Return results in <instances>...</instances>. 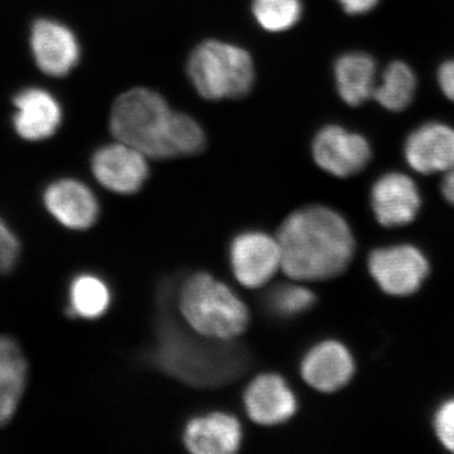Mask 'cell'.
<instances>
[{"label":"cell","instance_id":"d4e9b609","mask_svg":"<svg viewBox=\"0 0 454 454\" xmlns=\"http://www.w3.org/2000/svg\"><path fill=\"white\" fill-rule=\"evenodd\" d=\"M20 256V241L9 227L0 220V274L8 273Z\"/></svg>","mask_w":454,"mask_h":454},{"label":"cell","instance_id":"e0dca14e","mask_svg":"<svg viewBox=\"0 0 454 454\" xmlns=\"http://www.w3.org/2000/svg\"><path fill=\"white\" fill-rule=\"evenodd\" d=\"M14 128L23 139L38 142L50 138L61 125V106L46 90L27 89L14 98Z\"/></svg>","mask_w":454,"mask_h":454},{"label":"cell","instance_id":"4fadbf2b","mask_svg":"<svg viewBox=\"0 0 454 454\" xmlns=\"http://www.w3.org/2000/svg\"><path fill=\"white\" fill-rule=\"evenodd\" d=\"M31 46L35 64L50 76H65L79 64L80 44L76 35L56 20H40L35 23Z\"/></svg>","mask_w":454,"mask_h":454},{"label":"cell","instance_id":"ffe728a7","mask_svg":"<svg viewBox=\"0 0 454 454\" xmlns=\"http://www.w3.org/2000/svg\"><path fill=\"white\" fill-rule=\"evenodd\" d=\"M113 295L109 284L97 274H80L70 286L71 317H80L88 321L101 318L112 306Z\"/></svg>","mask_w":454,"mask_h":454},{"label":"cell","instance_id":"83f0119b","mask_svg":"<svg viewBox=\"0 0 454 454\" xmlns=\"http://www.w3.org/2000/svg\"><path fill=\"white\" fill-rule=\"evenodd\" d=\"M442 192H443L444 199L454 205V168L444 176Z\"/></svg>","mask_w":454,"mask_h":454},{"label":"cell","instance_id":"8fae6325","mask_svg":"<svg viewBox=\"0 0 454 454\" xmlns=\"http://www.w3.org/2000/svg\"><path fill=\"white\" fill-rule=\"evenodd\" d=\"M244 430L235 415L211 411L191 418L182 432V442L193 454H232L243 444Z\"/></svg>","mask_w":454,"mask_h":454},{"label":"cell","instance_id":"4316f807","mask_svg":"<svg viewBox=\"0 0 454 454\" xmlns=\"http://www.w3.org/2000/svg\"><path fill=\"white\" fill-rule=\"evenodd\" d=\"M339 3L348 14L357 16L372 11L379 0H339Z\"/></svg>","mask_w":454,"mask_h":454},{"label":"cell","instance_id":"44dd1931","mask_svg":"<svg viewBox=\"0 0 454 454\" xmlns=\"http://www.w3.org/2000/svg\"><path fill=\"white\" fill-rule=\"evenodd\" d=\"M417 80L413 70L404 62L387 66L380 83H376L372 98L390 112H402L414 98Z\"/></svg>","mask_w":454,"mask_h":454},{"label":"cell","instance_id":"d6986e66","mask_svg":"<svg viewBox=\"0 0 454 454\" xmlns=\"http://www.w3.org/2000/svg\"><path fill=\"white\" fill-rule=\"evenodd\" d=\"M337 90L346 104L358 106L372 98L376 86V65L365 53H348L334 66Z\"/></svg>","mask_w":454,"mask_h":454},{"label":"cell","instance_id":"52a82bcc","mask_svg":"<svg viewBox=\"0 0 454 454\" xmlns=\"http://www.w3.org/2000/svg\"><path fill=\"white\" fill-rule=\"evenodd\" d=\"M369 271L382 291L406 297L419 291L429 274L428 260L411 245L382 247L370 254Z\"/></svg>","mask_w":454,"mask_h":454},{"label":"cell","instance_id":"484cf974","mask_svg":"<svg viewBox=\"0 0 454 454\" xmlns=\"http://www.w3.org/2000/svg\"><path fill=\"white\" fill-rule=\"evenodd\" d=\"M438 82L442 92L454 101V59L444 62L438 71Z\"/></svg>","mask_w":454,"mask_h":454},{"label":"cell","instance_id":"603a6c76","mask_svg":"<svg viewBox=\"0 0 454 454\" xmlns=\"http://www.w3.org/2000/svg\"><path fill=\"white\" fill-rule=\"evenodd\" d=\"M316 297L310 289L301 284L278 286L268 295V309L274 316L292 318L312 309Z\"/></svg>","mask_w":454,"mask_h":454},{"label":"cell","instance_id":"7c38bea8","mask_svg":"<svg viewBox=\"0 0 454 454\" xmlns=\"http://www.w3.org/2000/svg\"><path fill=\"white\" fill-rule=\"evenodd\" d=\"M47 211L62 226L82 231L98 223L100 205L95 193L82 182L73 178L51 184L43 195Z\"/></svg>","mask_w":454,"mask_h":454},{"label":"cell","instance_id":"8992f818","mask_svg":"<svg viewBox=\"0 0 454 454\" xmlns=\"http://www.w3.org/2000/svg\"><path fill=\"white\" fill-rule=\"evenodd\" d=\"M229 262L236 282L247 289L267 286L282 270V254L277 236L259 230L236 235L230 243Z\"/></svg>","mask_w":454,"mask_h":454},{"label":"cell","instance_id":"cb8c5ba5","mask_svg":"<svg viewBox=\"0 0 454 454\" xmlns=\"http://www.w3.org/2000/svg\"><path fill=\"white\" fill-rule=\"evenodd\" d=\"M434 429L441 443L454 453V399L438 409L434 417Z\"/></svg>","mask_w":454,"mask_h":454},{"label":"cell","instance_id":"2e32d148","mask_svg":"<svg viewBox=\"0 0 454 454\" xmlns=\"http://www.w3.org/2000/svg\"><path fill=\"white\" fill-rule=\"evenodd\" d=\"M409 166L423 175L454 168V129L442 122H428L409 136L405 145Z\"/></svg>","mask_w":454,"mask_h":454},{"label":"cell","instance_id":"7402d4cb","mask_svg":"<svg viewBox=\"0 0 454 454\" xmlns=\"http://www.w3.org/2000/svg\"><path fill=\"white\" fill-rule=\"evenodd\" d=\"M253 14L265 31L284 32L301 17V0H253Z\"/></svg>","mask_w":454,"mask_h":454},{"label":"cell","instance_id":"6da1fadb","mask_svg":"<svg viewBox=\"0 0 454 454\" xmlns=\"http://www.w3.org/2000/svg\"><path fill=\"white\" fill-rule=\"evenodd\" d=\"M282 271L293 282L339 277L354 258L355 239L346 220L325 206L292 212L277 232Z\"/></svg>","mask_w":454,"mask_h":454},{"label":"cell","instance_id":"9a60e30c","mask_svg":"<svg viewBox=\"0 0 454 454\" xmlns=\"http://www.w3.org/2000/svg\"><path fill=\"white\" fill-rule=\"evenodd\" d=\"M372 203L376 219L382 226L397 227L414 221L422 199L413 179L403 173L391 172L373 184Z\"/></svg>","mask_w":454,"mask_h":454},{"label":"cell","instance_id":"30bf717a","mask_svg":"<svg viewBox=\"0 0 454 454\" xmlns=\"http://www.w3.org/2000/svg\"><path fill=\"white\" fill-rule=\"evenodd\" d=\"M245 413L262 427L279 426L297 411V397L288 382L274 372L260 373L245 387Z\"/></svg>","mask_w":454,"mask_h":454},{"label":"cell","instance_id":"3957f363","mask_svg":"<svg viewBox=\"0 0 454 454\" xmlns=\"http://www.w3.org/2000/svg\"><path fill=\"white\" fill-rule=\"evenodd\" d=\"M176 304L184 324L206 339L236 340L250 325L245 301L210 273L191 274L179 286Z\"/></svg>","mask_w":454,"mask_h":454},{"label":"cell","instance_id":"9c48e42d","mask_svg":"<svg viewBox=\"0 0 454 454\" xmlns=\"http://www.w3.org/2000/svg\"><path fill=\"white\" fill-rule=\"evenodd\" d=\"M313 158L325 172L345 178L365 168L372 158V148L360 134L330 125L317 134Z\"/></svg>","mask_w":454,"mask_h":454},{"label":"cell","instance_id":"ac0fdd59","mask_svg":"<svg viewBox=\"0 0 454 454\" xmlns=\"http://www.w3.org/2000/svg\"><path fill=\"white\" fill-rule=\"evenodd\" d=\"M27 381V361L11 337L0 336V427L16 413Z\"/></svg>","mask_w":454,"mask_h":454},{"label":"cell","instance_id":"7a4b0ae2","mask_svg":"<svg viewBox=\"0 0 454 454\" xmlns=\"http://www.w3.org/2000/svg\"><path fill=\"white\" fill-rule=\"evenodd\" d=\"M153 363L184 384L215 387L236 380L249 365V356L235 340L206 339L178 325L175 317L160 316Z\"/></svg>","mask_w":454,"mask_h":454},{"label":"cell","instance_id":"5b68a950","mask_svg":"<svg viewBox=\"0 0 454 454\" xmlns=\"http://www.w3.org/2000/svg\"><path fill=\"white\" fill-rule=\"evenodd\" d=\"M187 73L207 100L241 98L252 89L255 70L247 51L216 40L203 42L191 53Z\"/></svg>","mask_w":454,"mask_h":454},{"label":"cell","instance_id":"5bb4252c","mask_svg":"<svg viewBox=\"0 0 454 454\" xmlns=\"http://www.w3.org/2000/svg\"><path fill=\"white\" fill-rule=\"evenodd\" d=\"M355 363L351 354L337 340L317 343L304 355L301 363V379L312 389L334 393L351 381Z\"/></svg>","mask_w":454,"mask_h":454},{"label":"cell","instance_id":"ba28073f","mask_svg":"<svg viewBox=\"0 0 454 454\" xmlns=\"http://www.w3.org/2000/svg\"><path fill=\"white\" fill-rule=\"evenodd\" d=\"M148 160L139 149L118 140L95 152L92 175L110 192L133 195L142 190L148 179Z\"/></svg>","mask_w":454,"mask_h":454},{"label":"cell","instance_id":"277c9868","mask_svg":"<svg viewBox=\"0 0 454 454\" xmlns=\"http://www.w3.org/2000/svg\"><path fill=\"white\" fill-rule=\"evenodd\" d=\"M177 112L153 90L137 88L116 98L110 129L119 142L139 149L148 158L170 160V143Z\"/></svg>","mask_w":454,"mask_h":454}]
</instances>
